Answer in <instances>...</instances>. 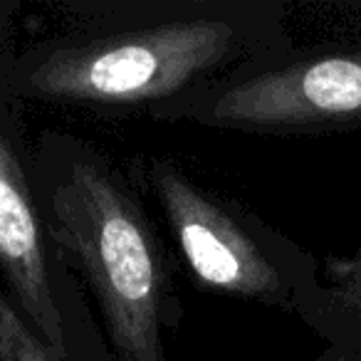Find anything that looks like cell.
<instances>
[{"instance_id": "6da1fadb", "label": "cell", "mask_w": 361, "mask_h": 361, "mask_svg": "<svg viewBox=\"0 0 361 361\" xmlns=\"http://www.w3.org/2000/svg\"><path fill=\"white\" fill-rule=\"evenodd\" d=\"M287 52L275 3H196L141 25L40 42L13 62L8 92L16 99L151 111Z\"/></svg>"}, {"instance_id": "52a82bcc", "label": "cell", "mask_w": 361, "mask_h": 361, "mask_svg": "<svg viewBox=\"0 0 361 361\" xmlns=\"http://www.w3.org/2000/svg\"><path fill=\"white\" fill-rule=\"evenodd\" d=\"M0 361H60L0 292Z\"/></svg>"}, {"instance_id": "3957f363", "label": "cell", "mask_w": 361, "mask_h": 361, "mask_svg": "<svg viewBox=\"0 0 361 361\" xmlns=\"http://www.w3.org/2000/svg\"><path fill=\"white\" fill-rule=\"evenodd\" d=\"M144 180L198 282L300 317L329 341L322 361L339 351L344 326L334 290L310 252L161 156L144 161Z\"/></svg>"}, {"instance_id": "7a4b0ae2", "label": "cell", "mask_w": 361, "mask_h": 361, "mask_svg": "<svg viewBox=\"0 0 361 361\" xmlns=\"http://www.w3.org/2000/svg\"><path fill=\"white\" fill-rule=\"evenodd\" d=\"M47 243L82 272L119 361H169L166 255L126 180L87 141L50 131L30 161Z\"/></svg>"}, {"instance_id": "5b68a950", "label": "cell", "mask_w": 361, "mask_h": 361, "mask_svg": "<svg viewBox=\"0 0 361 361\" xmlns=\"http://www.w3.org/2000/svg\"><path fill=\"white\" fill-rule=\"evenodd\" d=\"M50 243L42 223L32 171L0 124V272L37 339L67 361V319L55 290Z\"/></svg>"}, {"instance_id": "8992f818", "label": "cell", "mask_w": 361, "mask_h": 361, "mask_svg": "<svg viewBox=\"0 0 361 361\" xmlns=\"http://www.w3.org/2000/svg\"><path fill=\"white\" fill-rule=\"evenodd\" d=\"M329 285L339 307L344 341L326 361H361V250L351 260L331 265Z\"/></svg>"}, {"instance_id": "277c9868", "label": "cell", "mask_w": 361, "mask_h": 361, "mask_svg": "<svg viewBox=\"0 0 361 361\" xmlns=\"http://www.w3.org/2000/svg\"><path fill=\"white\" fill-rule=\"evenodd\" d=\"M149 114L272 134L361 129V45L287 52Z\"/></svg>"}]
</instances>
